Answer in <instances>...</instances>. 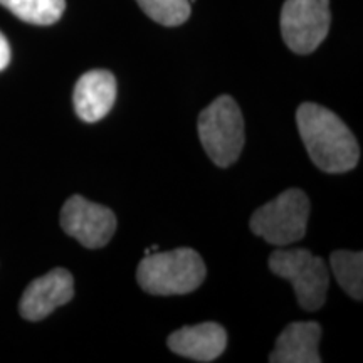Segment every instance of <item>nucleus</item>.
I'll return each instance as SVG.
<instances>
[{
  "mask_svg": "<svg viewBox=\"0 0 363 363\" xmlns=\"http://www.w3.org/2000/svg\"><path fill=\"white\" fill-rule=\"evenodd\" d=\"M206 274L201 254L190 247H179L169 252L147 254L136 271V281L150 294L174 296L195 291Z\"/></svg>",
  "mask_w": 363,
  "mask_h": 363,
  "instance_id": "obj_2",
  "label": "nucleus"
},
{
  "mask_svg": "<svg viewBox=\"0 0 363 363\" xmlns=\"http://www.w3.org/2000/svg\"><path fill=\"white\" fill-rule=\"evenodd\" d=\"M330 264L343 291L360 301L363 298V254L335 251L330 257Z\"/></svg>",
  "mask_w": 363,
  "mask_h": 363,
  "instance_id": "obj_13",
  "label": "nucleus"
},
{
  "mask_svg": "<svg viewBox=\"0 0 363 363\" xmlns=\"http://www.w3.org/2000/svg\"><path fill=\"white\" fill-rule=\"evenodd\" d=\"M303 143L316 169L326 174H343L360 160L357 138L340 118L316 103H303L296 111Z\"/></svg>",
  "mask_w": 363,
  "mask_h": 363,
  "instance_id": "obj_1",
  "label": "nucleus"
},
{
  "mask_svg": "<svg viewBox=\"0 0 363 363\" xmlns=\"http://www.w3.org/2000/svg\"><path fill=\"white\" fill-rule=\"evenodd\" d=\"M152 21L167 27L182 26L190 17L189 0H136Z\"/></svg>",
  "mask_w": 363,
  "mask_h": 363,
  "instance_id": "obj_14",
  "label": "nucleus"
},
{
  "mask_svg": "<svg viewBox=\"0 0 363 363\" xmlns=\"http://www.w3.org/2000/svg\"><path fill=\"white\" fill-rule=\"evenodd\" d=\"M61 227L86 249H99L110 242L116 230L111 208L72 195L61 211Z\"/></svg>",
  "mask_w": 363,
  "mask_h": 363,
  "instance_id": "obj_7",
  "label": "nucleus"
},
{
  "mask_svg": "<svg viewBox=\"0 0 363 363\" xmlns=\"http://www.w3.org/2000/svg\"><path fill=\"white\" fill-rule=\"evenodd\" d=\"M269 267L276 276L293 284L303 310L316 311L325 305L328 293V267L308 249H278L271 254Z\"/></svg>",
  "mask_w": 363,
  "mask_h": 363,
  "instance_id": "obj_5",
  "label": "nucleus"
},
{
  "mask_svg": "<svg viewBox=\"0 0 363 363\" xmlns=\"http://www.w3.org/2000/svg\"><path fill=\"white\" fill-rule=\"evenodd\" d=\"M199 136L212 162L220 169L238 162L244 148V118L234 98L219 96L199 116Z\"/></svg>",
  "mask_w": 363,
  "mask_h": 363,
  "instance_id": "obj_3",
  "label": "nucleus"
},
{
  "mask_svg": "<svg viewBox=\"0 0 363 363\" xmlns=\"http://www.w3.org/2000/svg\"><path fill=\"white\" fill-rule=\"evenodd\" d=\"M74 296V279L67 269L56 267L34 279L26 288L19 303L21 316L29 321H40L59 306H65Z\"/></svg>",
  "mask_w": 363,
  "mask_h": 363,
  "instance_id": "obj_8",
  "label": "nucleus"
},
{
  "mask_svg": "<svg viewBox=\"0 0 363 363\" xmlns=\"http://www.w3.org/2000/svg\"><path fill=\"white\" fill-rule=\"evenodd\" d=\"M116 99V79L110 71L93 69L78 79L72 93L74 110L86 123H96L110 113Z\"/></svg>",
  "mask_w": 363,
  "mask_h": 363,
  "instance_id": "obj_9",
  "label": "nucleus"
},
{
  "mask_svg": "<svg viewBox=\"0 0 363 363\" xmlns=\"http://www.w3.org/2000/svg\"><path fill=\"white\" fill-rule=\"evenodd\" d=\"M310 199L299 189H289L254 212L249 227L272 246H289L306 234Z\"/></svg>",
  "mask_w": 363,
  "mask_h": 363,
  "instance_id": "obj_4",
  "label": "nucleus"
},
{
  "mask_svg": "<svg viewBox=\"0 0 363 363\" xmlns=\"http://www.w3.org/2000/svg\"><path fill=\"white\" fill-rule=\"evenodd\" d=\"M11 62V45H9L6 35L0 33V71H4Z\"/></svg>",
  "mask_w": 363,
  "mask_h": 363,
  "instance_id": "obj_15",
  "label": "nucleus"
},
{
  "mask_svg": "<svg viewBox=\"0 0 363 363\" xmlns=\"http://www.w3.org/2000/svg\"><path fill=\"white\" fill-rule=\"evenodd\" d=\"M167 345L180 357L195 362H214L225 350L227 333L224 326L208 321L174 331Z\"/></svg>",
  "mask_w": 363,
  "mask_h": 363,
  "instance_id": "obj_10",
  "label": "nucleus"
},
{
  "mask_svg": "<svg viewBox=\"0 0 363 363\" xmlns=\"http://www.w3.org/2000/svg\"><path fill=\"white\" fill-rule=\"evenodd\" d=\"M330 24V0H286L281 11V34L296 54L316 51L328 35Z\"/></svg>",
  "mask_w": 363,
  "mask_h": 363,
  "instance_id": "obj_6",
  "label": "nucleus"
},
{
  "mask_svg": "<svg viewBox=\"0 0 363 363\" xmlns=\"http://www.w3.org/2000/svg\"><path fill=\"white\" fill-rule=\"evenodd\" d=\"M0 6L29 24L51 26L65 13L66 0H0Z\"/></svg>",
  "mask_w": 363,
  "mask_h": 363,
  "instance_id": "obj_12",
  "label": "nucleus"
},
{
  "mask_svg": "<svg viewBox=\"0 0 363 363\" xmlns=\"http://www.w3.org/2000/svg\"><path fill=\"white\" fill-rule=\"evenodd\" d=\"M321 326L316 321H294L281 331L274 350L269 355L271 363H320L318 343Z\"/></svg>",
  "mask_w": 363,
  "mask_h": 363,
  "instance_id": "obj_11",
  "label": "nucleus"
}]
</instances>
